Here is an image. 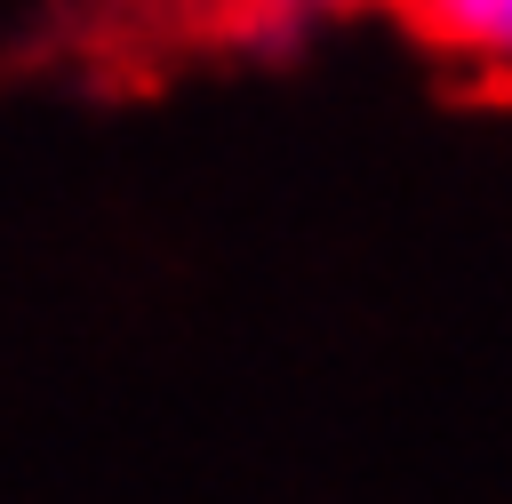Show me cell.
<instances>
[{
  "mask_svg": "<svg viewBox=\"0 0 512 504\" xmlns=\"http://www.w3.org/2000/svg\"><path fill=\"white\" fill-rule=\"evenodd\" d=\"M416 48H432L440 64L456 72H504V48H512V0H384Z\"/></svg>",
  "mask_w": 512,
  "mask_h": 504,
  "instance_id": "obj_1",
  "label": "cell"
},
{
  "mask_svg": "<svg viewBox=\"0 0 512 504\" xmlns=\"http://www.w3.org/2000/svg\"><path fill=\"white\" fill-rule=\"evenodd\" d=\"M352 8H384V0H176L184 32L232 40V32H296L320 16H352Z\"/></svg>",
  "mask_w": 512,
  "mask_h": 504,
  "instance_id": "obj_2",
  "label": "cell"
}]
</instances>
